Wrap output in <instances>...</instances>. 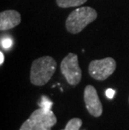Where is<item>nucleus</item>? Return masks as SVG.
Masks as SVG:
<instances>
[{"instance_id": "obj_5", "label": "nucleus", "mask_w": 129, "mask_h": 130, "mask_svg": "<svg viewBox=\"0 0 129 130\" xmlns=\"http://www.w3.org/2000/svg\"><path fill=\"white\" fill-rule=\"evenodd\" d=\"M117 63L112 57L90 61L88 68L89 75L97 81L106 80L116 70Z\"/></svg>"}, {"instance_id": "obj_14", "label": "nucleus", "mask_w": 129, "mask_h": 130, "mask_svg": "<svg viewBox=\"0 0 129 130\" xmlns=\"http://www.w3.org/2000/svg\"><path fill=\"white\" fill-rule=\"evenodd\" d=\"M128 101H129V99H128Z\"/></svg>"}, {"instance_id": "obj_1", "label": "nucleus", "mask_w": 129, "mask_h": 130, "mask_svg": "<svg viewBox=\"0 0 129 130\" xmlns=\"http://www.w3.org/2000/svg\"><path fill=\"white\" fill-rule=\"evenodd\" d=\"M56 71V61L46 56L34 60L30 68V82L34 86H44L51 79Z\"/></svg>"}, {"instance_id": "obj_9", "label": "nucleus", "mask_w": 129, "mask_h": 130, "mask_svg": "<svg viewBox=\"0 0 129 130\" xmlns=\"http://www.w3.org/2000/svg\"><path fill=\"white\" fill-rule=\"evenodd\" d=\"M82 125V120L79 118H71L68 121L64 130H79Z\"/></svg>"}, {"instance_id": "obj_8", "label": "nucleus", "mask_w": 129, "mask_h": 130, "mask_svg": "<svg viewBox=\"0 0 129 130\" xmlns=\"http://www.w3.org/2000/svg\"><path fill=\"white\" fill-rule=\"evenodd\" d=\"M56 4L60 8H71L77 7L84 4L87 0H56Z\"/></svg>"}, {"instance_id": "obj_2", "label": "nucleus", "mask_w": 129, "mask_h": 130, "mask_svg": "<svg viewBox=\"0 0 129 130\" xmlns=\"http://www.w3.org/2000/svg\"><path fill=\"white\" fill-rule=\"evenodd\" d=\"M97 17V13L90 7H81L72 11L65 21L67 31L71 34L81 32Z\"/></svg>"}, {"instance_id": "obj_13", "label": "nucleus", "mask_w": 129, "mask_h": 130, "mask_svg": "<svg viewBox=\"0 0 129 130\" xmlns=\"http://www.w3.org/2000/svg\"><path fill=\"white\" fill-rule=\"evenodd\" d=\"M4 62V55L3 53V51H0V65H3Z\"/></svg>"}, {"instance_id": "obj_10", "label": "nucleus", "mask_w": 129, "mask_h": 130, "mask_svg": "<svg viewBox=\"0 0 129 130\" xmlns=\"http://www.w3.org/2000/svg\"><path fill=\"white\" fill-rule=\"evenodd\" d=\"M38 105H39L40 107H42L44 109L51 110L52 106H53V102H52L49 98H47V96H42L40 102H38Z\"/></svg>"}, {"instance_id": "obj_11", "label": "nucleus", "mask_w": 129, "mask_h": 130, "mask_svg": "<svg viewBox=\"0 0 129 130\" xmlns=\"http://www.w3.org/2000/svg\"><path fill=\"white\" fill-rule=\"evenodd\" d=\"M1 46L5 50L9 49L12 46V40L10 38H2L1 40Z\"/></svg>"}, {"instance_id": "obj_12", "label": "nucleus", "mask_w": 129, "mask_h": 130, "mask_svg": "<svg viewBox=\"0 0 129 130\" xmlns=\"http://www.w3.org/2000/svg\"><path fill=\"white\" fill-rule=\"evenodd\" d=\"M114 95H115V91L113 89H112V88H108V89L106 91V96H107L108 98L112 99L114 96Z\"/></svg>"}, {"instance_id": "obj_4", "label": "nucleus", "mask_w": 129, "mask_h": 130, "mask_svg": "<svg viewBox=\"0 0 129 130\" xmlns=\"http://www.w3.org/2000/svg\"><path fill=\"white\" fill-rule=\"evenodd\" d=\"M60 71L67 82L71 86H76L81 80L82 72L78 64V56L74 53H69L62 60Z\"/></svg>"}, {"instance_id": "obj_7", "label": "nucleus", "mask_w": 129, "mask_h": 130, "mask_svg": "<svg viewBox=\"0 0 129 130\" xmlns=\"http://www.w3.org/2000/svg\"><path fill=\"white\" fill-rule=\"evenodd\" d=\"M21 16L16 10H5L0 13V29L6 31L14 28L20 24Z\"/></svg>"}, {"instance_id": "obj_3", "label": "nucleus", "mask_w": 129, "mask_h": 130, "mask_svg": "<svg viewBox=\"0 0 129 130\" xmlns=\"http://www.w3.org/2000/svg\"><path fill=\"white\" fill-rule=\"evenodd\" d=\"M57 123L56 117L52 110L40 107L30 115L22 124L20 130H51Z\"/></svg>"}, {"instance_id": "obj_6", "label": "nucleus", "mask_w": 129, "mask_h": 130, "mask_svg": "<svg viewBox=\"0 0 129 130\" xmlns=\"http://www.w3.org/2000/svg\"><path fill=\"white\" fill-rule=\"evenodd\" d=\"M84 101L88 112L93 117L98 118L102 114V104L97 95L96 88L91 85H87L84 91Z\"/></svg>"}, {"instance_id": "obj_15", "label": "nucleus", "mask_w": 129, "mask_h": 130, "mask_svg": "<svg viewBox=\"0 0 129 130\" xmlns=\"http://www.w3.org/2000/svg\"><path fill=\"white\" fill-rule=\"evenodd\" d=\"M63 130H64V129H63Z\"/></svg>"}]
</instances>
